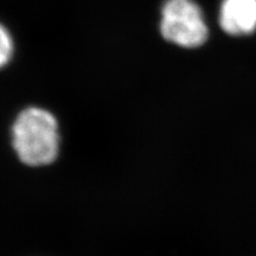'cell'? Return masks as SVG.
<instances>
[{
    "label": "cell",
    "instance_id": "3957f363",
    "mask_svg": "<svg viewBox=\"0 0 256 256\" xmlns=\"http://www.w3.org/2000/svg\"><path fill=\"white\" fill-rule=\"evenodd\" d=\"M220 26L232 36H244L256 28V0H224L220 14Z\"/></svg>",
    "mask_w": 256,
    "mask_h": 256
},
{
    "label": "cell",
    "instance_id": "6da1fadb",
    "mask_svg": "<svg viewBox=\"0 0 256 256\" xmlns=\"http://www.w3.org/2000/svg\"><path fill=\"white\" fill-rule=\"evenodd\" d=\"M12 146L22 162L31 168L48 166L60 152V128L55 115L40 107H28L16 118Z\"/></svg>",
    "mask_w": 256,
    "mask_h": 256
},
{
    "label": "cell",
    "instance_id": "7a4b0ae2",
    "mask_svg": "<svg viewBox=\"0 0 256 256\" xmlns=\"http://www.w3.org/2000/svg\"><path fill=\"white\" fill-rule=\"evenodd\" d=\"M160 32L166 40L183 48L200 46L208 38L203 14L192 0H168L162 6Z\"/></svg>",
    "mask_w": 256,
    "mask_h": 256
},
{
    "label": "cell",
    "instance_id": "277c9868",
    "mask_svg": "<svg viewBox=\"0 0 256 256\" xmlns=\"http://www.w3.org/2000/svg\"><path fill=\"white\" fill-rule=\"evenodd\" d=\"M14 40L4 25L0 24V68L8 64L14 55Z\"/></svg>",
    "mask_w": 256,
    "mask_h": 256
}]
</instances>
